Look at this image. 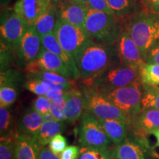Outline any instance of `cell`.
Segmentation results:
<instances>
[{
  "label": "cell",
  "mask_w": 159,
  "mask_h": 159,
  "mask_svg": "<svg viewBox=\"0 0 159 159\" xmlns=\"http://www.w3.org/2000/svg\"><path fill=\"white\" fill-rule=\"evenodd\" d=\"M142 104L143 109L152 108L159 111V87L144 85Z\"/></svg>",
  "instance_id": "484cf974"
},
{
  "label": "cell",
  "mask_w": 159,
  "mask_h": 159,
  "mask_svg": "<svg viewBox=\"0 0 159 159\" xmlns=\"http://www.w3.org/2000/svg\"><path fill=\"white\" fill-rule=\"evenodd\" d=\"M111 142L118 144L128 135V123L116 119H98Z\"/></svg>",
  "instance_id": "7402d4cb"
},
{
  "label": "cell",
  "mask_w": 159,
  "mask_h": 159,
  "mask_svg": "<svg viewBox=\"0 0 159 159\" xmlns=\"http://www.w3.org/2000/svg\"><path fill=\"white\" fill-rule=\"evenodd\" d=\"M151 134L153 135V136H155V138L156 139V147H159V128L157 129V130H154Z\"/></svg>",
  "instance_id": "7bdbcfd3"
},
{
  "label": "cell",
  "mask_w": 159,
  "mask_h": 159,
  "mask_svg": "<svg viewBox=\"0 0 159 159\" xmlns=\"http://www.w3.org/2000/svg\"><path fill=\"white\" fill-rule=\"evenodd\" d=\"M150 147L145 139L126 137L116 144L113 153L116 159H149Z\"/></svg>",
  "instance_id": "4fadbf2b"
},
{
  "label": "cell",
  "mask_w": 159,
  "mask_h": 159,
  "mask_svg": "<svg viewBox=\"0 0 159 159\" xmlns=\"http://www.w3.org/2000/svg\"><path fill=\"white\" fill-rule=\"evenodd\" d=\"M116 43L117 55L121 63L139 69L146 62L140 49L127 31L120 33Z\"/></svg>",
  "instance_id": "8fae6325"
},
{
  "label": "cell",
  "mask_w": 159,
  "mask_h": 159,
  "mask_svg": "<svg viewBox=\"0 0 159 159\" xmlns=\"http://www.w3.org/2000/svg\"><path fill=\"white\" fill-rule=\"evenodd\" d=\"M29 26L14 11L7 12L1 19L0 33L4 42L16 50Z\"/></svg>",
  "instance_id": "9c48e42d"
},
{
  "label": "cell",
  "mask_w": 159,
  "mask_h": 159,
  "mask_svg": "<svg viewBox=\"0 0 159 159\" xmlns=\"http://www.w3.org/2000/svg\"><path fill=\"white\" fill-rule=\"evenodd\" d=\"M19 76L17 72L13 70L1 72V85H10L15 87L19 80Z\"/></svg>",
  "instance_id": "8d00e7d4"
},
{
  "label": "cell",
  "mask_w": 159,
  "mask_h": 159,
  "mask_svg": "<svg viewBox=\"0 0 159 159\" xmlns=\"http://www.w3.org/2000/svg\"><path fill=\"white\" fill-rule=\"evenodd\" d=\"M9 107L0 106V134L1 137L18 136L17 131H14L13 119Z\"/></svg>",
  "instance_id": "d4e9b609"
},
{
  "label": "cell",
  "mask_w": 159,
  "mask_h": 159,
  "mask_svg": "<svg viewBox=\"0 0 159 159\" xmlns=\"http://www.w3.org/2000/svg\"><path fill=\"white\" fill-rule=\"evenodd\" d=\"M111 155V151L108 150L83 147L78 159H109Z\"/></svg>",
  "instance_id": "4dcf8cb0"
},
{
  "label": "cell",
  "mask_w": 159,
  "mask_h": 159,
  "mask_svg": "<svg viewBox=\"0 0 159 159\" xmlns=\"http://www.w3.org/2000/svg\"><path fill=\"white\" fill-rule=\"evenodd\" d=\"M63 128L64 124L62 121L56 120L53 118L45 119L36 136L38 142L41 146H46L49 144L53 137L61 134Z\"/></svg>",
  "instance_id": "603a6c76"
},
{
  "label": "cell",
  "mask_w": 159,
  "mask_h": 159,
  "mask_svg": "<svg viewBox=\"0 0 159 159\" xmlns=\"http://www.w3.org/2000/svg\"><path fill=\"white\" fill-rule=\"evenodd\" d=\"M27 72L33 73L37 71H47L57 73L69 79H73L66 65L57 55L42 47L36 60L25 66Z\"/></svg>",
  "instance_id": "30bf717a"
},
{
  "label": "cell",
  "mask_w": 159,
  "mask_h": 159,
  "mask_svg": "<svg viewBox=\"0 0 159 159\" xmlns=\"http://www.w3.org/2000/svg\"><path fill=\"white\" fill-rule=\"evenodd\" d=\"M52 0H18L13 11L28 26H33L37 19L47 11Z\"/></svg>",
  "instance_id": "5bb4252c"
},
{
  "label": "cell",
  "mask_w": 159,
  "mask_h": 159,
  "mask_svg": "<svg viewBox=\"0 0 159 159\" xmlns=\"http://www.w3.org/2000/svg\"><path fill=\"white\" fill-rule=\"evenodd\" d=\"M85 110L98 119H116L128 124L127 116L111 101L92 87H83Z\"/></svg>",
  "instance_id": "8992f818"
},
{
  "label": "cell",
  "mask_w": 159,
  "mask_h": 159,
  "mask_svg": "<svg viewBox=\"0 0 159 159\" xmlns=\"http://www.w3.org/2000/svg\"><path fill=\"white\" fill-rule=\"evenodd\" d=\"M58 18V11L56 5L51 3L47 11L37 19L33 27L41 36L54 33Z\"/></svg>",
  "instance_id": "44dd1931"
},
{
  "label": "cell",
  "mask_w": 159,
  "mask_h": 159,
  "mask_svg": "<svg viewBox=\"0 0 159 159\" xmlns=\"http://www.w3.org/2000/svg\"><path fill=\"white\" fill-rule=\"evenodd\" d=\"M74 58L85 87H91L97 77L119 61L116 46L97 42L91 39Z\"/></svg>",
  "instance_id": "6da1fadb"
},
{
  "label": "cell",
  "mask_w": 159,
  "mask_h": 159,
  "mask_svg": "<svg viewBox=\"0 0 159 159\" xmlns=\"http://www.w3.org/2000/svg\"><path fill=\"white\" fill-rule=\"evenodd\" d=\"M25 87L29 91L38 96H45L49 90L48 85L43 79L31 77L25 83Z\"/></svg>",
  "instance_id": "f1b7e54d"
},
{
  "label": "cell",
  "mask_w": 159,
  "mask_h": 159,
  "mask_svg": "<svg viewBox=\"0 0 159 159\" xmlns=\"http://www.w3.org/2000/svg\"><path fill=\"white\" fill-rule=\"evenodd\" d=\"M139 76L143 85L158 86L159 65L145 62L139 68Z\"/></svg>",
  "instance_id": "cb8c5ba5"
},
{
  "label": "cell",
  "mask_w": 159,
  "mask_h": 159,
  "mask_svg": "<svg viewBox=\"0 0 159 159\" xmlns=\"http://www.w3.org/2000/svg\"><path fill=\"white\" fill-rule=\"evenodd\" d=\"M141 80H139L102 95L122 111L128 121H130L142 111L143 92L141 89Z\"/></svg>",
  "instance_id": "5b68a950"
},
{
  "label": "cell",
  "mask_w": 159,
  "mask_h": 159,
  "mask_svg": "<svg viewBox=\"0 0 159 159\" xmlns=\"http://www.w3.org/2000/svg\"><path fill=\"white\" fill-rule=\"evenodd\" d=\"M143 2L152 13L159 14V0H143Z\"/></svg>",
  "instance_id": "b9f144b4"
},
{
  "label": "cell",
  "mask_w": 159,
  "mask_h": 159,
  "mask_svg": "<svg viewBox=\"0 0 159 159\" xmlns=\"http://www.w3.org/2000/svg\"><path fill=\"white\" fill-rule=\"evenodd\" d=\"M137 136L144 139L159 128V111L156 109H143L139 115L131 119Z\"/></svg>",
  "instance_id": "e0dca14e"
},
{
  "label": "cell",
  "mask_w": 159,
  "mask_h": 159,
  "mask_svg": "<svg viewBox=\"0 0 159 159\" xmlns=\"http://www.w3.org/2000/svg\"><path fill=\"white\" fill-rule=\"evenodd\" d=\"M111 8L117 17H123L133 13L137 0H108Z\"/></svg>",
  "instance_id": "4316f807"
},
{
  "label": "cell",
  "mask_w": 159,
  "mask_h": 159,
  "mask_svg": "<svg viewBox=\"0 0 159 159\" xmlns=\"http://www.w3.org/2000/svg\"><path fill=\"white\" fill-rule=\"evenodd\" d=\"M69 1L74 2H77V3L85 4V5H87V2H88V0H69Z\"/></svg>",
  "instance_id": "ee69618b"
},
{
  "label": "cell",
  "mask_w": 159,
  "mask_h": 159,
  "mask_svg": "<svg viewBox=\"0 0 159 159\" xmlns=\"http://www.w3.org/2000/svg\"><path fill=\"white\" fill-rule=\"evenodd\" d=\"M52 101L46 96H39L33 101L32 109L44 116L45 119L51 117ZM52 118V117H51Z\"/></svg>",
  "instance_id": "f546056e"
},
{
  "label": "cell",
  "mask_w": 159,
  "mask_h": 159,
  "mask_svg": "<svg viewBox=\"0 0 159 159\" xmlns=\"http://www.w3.org/2000/svg\"><path fill=\"white\" fill-rule=\"evenodd\" d=\"M89 8L88 5L85 4L69 1V2L60 6L58 17L71 25L84 29Z\"/></svg>",
  "instance_id": "2e32d148"
},
{
  "label": "cell",
  "mask_w": 159,
  "mask_h": 159,
  "mask_svg": "<svg viewBox=\"0 0 159 159\" xmlns=\"http://www.w3.org/2000/svg\"><path fill=\"white\" fill-rule=\"evenodd\" d=\"M54 33L63 49L73 57L90 39L84 29L71 25L59 18Z\"/></svg>",
  "instance_id": "ba28073f"
},
{
  "label": "cell",
  "mask_w": 159,
  "mask_h": 159,
  "mask_svg": "<svg viewBox=\"0 0 159 159\" xmlns=\"http://www.w3.org/2000/svg\"><path fill=\"white\" fill-rule=\"evenodd\" d=\"M42 47L41 36L33 26H29L24 33L16 50L20 60L26 66L37 59Z\"/></svg>",
  "instance_id": "7c38bea8"
},
{
  "label": "cell",
  "mask_w": 159,
  "mask_h": 159,
  "mask_svg": "<svg viewBox=\"0 0 159 159\" xmlns=\"http://www.w3.org/2000/svg\"><path fill=\"white\" fill-rule=\"evenodd\" d=\"M81 149L75 145L67 146L66 148L59 155L61 159H78Z\"/></svg>",
  "instance_id": "74e56055"
},
{
  "label": "cell",
  "mask_w": 159,
  "mask_h": 159,
  "mask_svg": "<svg viewBox=\"0 0 159 159\" xmlns=\"http://www.w3.org/2000/svg\"><path fill=\"white\" fill-rule=\"evenodd\" d=\"M140 80L139 69L122 64L114 65L93 81L91 87L105 94Z\"/></svg>",
  "instance_id": "277c9868"
},
{
  "label": "cell",
  "mask_w": 159,
  "mask_h": 159,
  "mask_svg": "<svg viewBox=\"0 0 159 159\" xmlns=\"http://www.w3.org/2000/svg\"><path fill=\"white\" fill-rule=\"evenodd\" d=\"M111 140L101 126L98 119L84 111L79 129V143L85 148L108 150Z\"/></svg>",
  "instance_id": "52a82bcc"
},
{
  "label": "cell",
  "mask_w": 159,
  "mask_h": 159,
  "mask_svg": "<svg viewBox=\"0 0 159 159\" xmlns=\"http://www.w3.org/2000/svg\"><path fill=\"white\" fill-rule=\"evenodd\" d=\"M67 140L61 134L56 135L51 139L48 144V148L55 154L59 155L66 148Z\"/></svg>",
  "instance_id": "836d02e7"
},
{
  "label": "cell",
  "mask_w": 159,
  "mask_h": 159,
  "mask_svg": "<svg viewBox=\"0 0 159 159\" xmlns=\"http://www.w3.org/2000/svg\"><path fill=\"white\" fill-rule=\"evenodd\" d=\"M30 75H31V77L45 79L53 83L72 85L71 84L72 83H71V79L67 78V77L62 76V75L59 74H57V73L52 72V71H43V70L37 71L33 73H30Z\"/></svg>",
  "instance_id": "d6a6232c"
},
{
  "label": "cell",
  "mask_w": 159,
  "mask_h": 159,
  "mask_svg": "<svg viewBox=\"0 0 159 159\" xmlns=\"http://www.w3.org/2000/svg\"><path fill=\"white\" fill-rule=\"evenodd\" d=\"M39 159H61L58 155L55 154L49 148L41 146L39 151Z\"/></svg>",
  "instance_id": "ab89813d"
},
{
  "label": "cell",
  "mask_w": 159,
  "mask_h": 159,
  "mask_svg": "<svg viewBox=\"0 0 159 159\" xmlns=\"http://www.w3.org/2000/svg\"><path fill=\"white\" fill-rule=\"evenodd\" d=\"M65 97L63 100L57 102H52L51 105V117L58 121H65L64 115Z\"/></svg>",
  "instance_id": "e575fe53"
},
{
  "label": "cell",
  "mask_w": 159,
  "mask_h": 159,
  "mask_svg": "<svg viewBox=\"0 0 159 159\" xmlns=\"http://www.w3.org/2000/svg\"><path fill=\"white\" fill-rule=\"evenodd\" d=\"M45 118L43 115L31 109L20 117L17 123V133L19 135H25L31 137L36 136Z\"/></svg>",
  "instance_id": "d6986e66"
},
{
  "label": "cell",
  "mask_w": 159,
  "mask_h": 159,
  "mask_svg": "<svg viewBox=\"0 0 159 159\" xmlns=\"http://www.w3.org/2000/svg\"><path fill=\"white\" fill-rule=\"evenodd\" d=\"M41 41L43 48L61 57V59L64 62L67 68L70 71L73 79L80 78L79 71L77 68L74 57L71 56L63 49L54 33L41 36Z\"/></svg>",
  "instance_id": "9a60e30c"
},
{
  "label": "cell",
  "mask_w": 159,
  "mask_h": 159,
  "mask_svg": "<svg viewBox=\"0 0 159 159\" xmlns=\"http://www.w3.org/2000/svg\"><path fill=\"white\" fill-rule=\"evenodd\" d=\"M147 63H156L159 65V42L151 48L145 57Z\"/></svg>",
  "instance_id": "f35d334b"
},
{
  "label": "cell",
  "mask_w": 159,
  "mask_h": 159,
  "mask_svg": "<svg viewBox=\"0 0 159 159\" xmlns=\"http://www.w3.org/2000/svg\"><path fill=\"white\" fill-rule=\"evenodd\" d=\"M41 147L34 137L18 134L16 140L15 159H39Z\"/></svg>",
  "instance_id": "ffe728a7"
},
{
  "label": "cell",
  "mask_w": 159,
  "mask_h": 159,
  "mask_svg": "<svg viewBox=\"0 0 159 159\" xmlns=\"http://www.w3.org/2000/svg\"><path fill=\"white\" fill-rule=\"evenodd\" d=\"M87 5L89 8L116 16L113 10L111 8L108 0H88Z\"/></svg>",
  "instance_id": "d590c367"
},
{
  "label": "cell",
  "mask_w": 159,
  "mask_h": 159,
  "mask_svg": "<svg viewBox=\"0 0 159 159\" xmlns=\"http://www.w3.org/2000/svg\"><path fill=\"white\" fill-rule=\"evenodd\" d=\"M127 32L145 58L149 50L159 42V14L142 13L136 16L129 24Z\"/></svg>",
  "instance_id": "3957f363"
},
{
  "label": "cell",
  "mask_w": 159,
  "mask_h": 159,
  "mask_svg": "<svg viewBox=\"0 0 159 159\" xmlns=\"http://www.w3.org/2000/svg\"><path fill=\"white\" fill-rule=\"evenodd\" d=\"M116 16L89 8L84 30L91 39L105 44H114L120 34Z\"/></svg>",
  "instance_id": "7a4b0ae2"
},
{
  "label": "cell",
  "mask_w": 159,
  "mask_h": 159,
  "mask_svg": "<svg viewBox=\"0 0 159 159\" xmlns=\"http://www.w3.org/2000/svg\"><path fill=\"white\" fill-rule=\"evenodd\" d=\"M17 98V91L15 87L1 85L0 88V106L10 107Z\"/></svg>",
  "instance_id": "1f68e13d"
},
{
  "label": "cell",
  "mask_w": 159,
  "mask_h": 159,
  "mask_svg": "<svg viewBox=\"0 0 159 159\" xmlns=\"http://www.w3.org/2000/svg\"><path fill=\"white\" fill-rule=\"evenodd\" d=\"M16 137H1L0 159H15Z\"/></svg>",
  "instance_id": "83f0119b"
},
{
  "label": "cell",
  "mask_w": 159,
  "mask_h": 159,
  "mask_svg": "<svg viewBox=\"0 0 159 159\" xmlns=\"http://www.w3.org/2000/svg\"><path fill=\"white\" fill-rule=\"evenodd\" d=\"M109 159H116V157L114 156V153H113V151H111V155L110 158H109Z\"/></svg>",
  "instance_id": "f6af8a7d"
},
{
  "label": "cell",
  "mask_w": 159,
  "mask_h": 159,
  "mask_svg": "<svg viewBox=\"0 0 159 159\" xmlns=\"http://www.w3.org/2000/svg\"><path fill=\"white\" fill-rule=\"evenodd\" d=\"M65 92L66 91L59 90H49L45 96L50 99L52 102H57L64 99Z\"/></svg>",
  "instance_id": "60d3db41"
},
{
  "label": "cell",
  "mask_w": 159,
  "mask_h": 159,
  "mask_svg": "<svg viewBox=\"0 0 159 159\" xmlns=\"http://www.w3.org/2000/svg\"><path fill=\"white\" fill-rule=\"evenodd\" d=\"M85 110L82 91L71 88L65 92V121L75 122L82 116Z\"/></svg>",
  "instance_id": "ac0fdd59"
},
{
  "label": "cell",
  "mask_w": 159,
  "mask_h": 159,
  "mask_svg": "<svg viewBox=\"0 0 159 159\" xmlns=\"http://www.w3.org/2000/svg\"><path fill=\"white\" fill-rule=\"evenodd\" d=\"M52 1H54V2H58V1H61V0H52Z\"/></svg>",
  "instance_id": "bcb514c9"
}]
</instances>
